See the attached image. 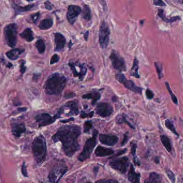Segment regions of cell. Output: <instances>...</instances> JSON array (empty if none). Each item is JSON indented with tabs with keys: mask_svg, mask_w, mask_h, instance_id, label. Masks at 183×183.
<instances>
[{
	"mask_svg": "<svg viewBox=\"0 0 183 183\" xmlns=\"http://www.w3.org/2000/svg\"><path fill=\"white\" fill-rule=\"evenodd\" d=\"M81 134V128L77 125H66L58 129L52 137L54 142H60L65 155L71 157L79 149L78 139Z\"/></svg>",
	"mask_w": 183,
	"mask_h": 183,
	"instance_id": "1",
	"label": "cell"
},
{
	"mask_svg": "<svg viewBox=\"0 0 183 183\" xmlns=\"http://www.w3.org/2000/svg\"><path fill=\"white\" fill-rule=\"evenodd\" d=\"M67 83V78L59 73L51 74L44 84V90L48 95H60Z\"/></svg>",
	"mask_w": 183,
	"mask_h": 183,
	"instance_id": "2",
	"label": "cell"
},
{
	"mask_svg": "<svg viewBox=\"0 0 183 183\" xmlns=\"http://www.w3.org/2000/svg\"><path fill=\"white\" fill-rule=\"evenodd\" d=\"M32 151L36 163L41 164L45 161L47 154V144L42 135L36 137L32 143Z\"/></svg>",
	"mask_w": 183,
	"mask_h": 183,
	"instance_id": "3",
	"label": "cell"
},
{
	"mask_svg": "<svg viewBox=\"0 0 183 183\" xmlns=\"http://www.w3.org/2000/svg\"><path fill=\"white\" fill-rule=\"evenodd\" d=\"M98 134V131L95 129L93 133V137L87 140L85 142L84 149L78 156V159L80 161H85L91 157L92 153L95 147L96 146V137Z\"/></svg>",
	"mask_w": 183,
	"mask_h": 183,
	"instance_id": "4",
	"label": "cell"
},
{
	"mask_svg": "<svg viewBox=\"0 0 183 183\" xmlns=\"http://www.w3.org/2000/svg\"><path fill=\"white\" fill-rule=\"evenodd\" d=\"M5 42L9 46L14 47L17 43V25L15 23L7 25L4 30Z\"/></svg>",
	"mask_w": 183,
	"mask_h": 183,
	"instance_id": "5",
	"label": "cell"
},
{
	"mask_svg": "<svg viewBox=\"0 0 183 183\" xmlns=\"http://www.w3.org/2000/svg\"><path fill=\"white\" fill-rule=\"evenodd\" d=\"M110 34V30L109 24L106 21H104L101 23L99 33V43L102 49H106L108 46Z\"/></svg>",
	"mask_w": 183,
	"mask_h": 183,
	"instance_id": "6",
	"label": "cell"
},
{
	"mask_svg": "<svg viewBox=\"0 0 183 183\" xmlns=\"http://www.w3.org/2000/svg\"><path fill=\"white\" fill-rule=\"evenodd\" d=\"M67 166L65 165L62 164L56 166L49 173V181L51 183H58L63 176L67 172Z\"/></svg>",
	"mask_w": 183,
	"mask_h": 183,
	"instance_id": "7",
	"label": "cell"
},
{
	"mask_svg": "<svg viewBox=\"0 0 183 183\" xmlns=\"http://www.w3.org/2000/svg\"><path fill=\"white\" fill-rule=\"evenodd\" d=\"M69 66L72 71L73 76L75 77H78L80 81H82L86 74L87 69L85 65L81 64L78 61L70 62Z\"/></svg>",
	"mask_w": 183,
	"mask_h": 183,
	"instance_id": "8",
	"label": "cell"
},
{
	"mask_svg": "<svg viewBox=\"0 0 183 183\" xmlns=\"http://www.w3.org/2000/svg\"><path fill=\"white\" fill-rule=\"evenodd\" d=\"M112 66L114 69L119 71H126V66L124 59H123L117 52L112 51L109 56Z\"/></svg>",
	"mask_w": 183,
	"mask_h": 183,
	"instance_id": "9",
	"label": "cell"
},
{
	"mask_svg": "<svg viewBox=\"0 0 183 183\" xmlns=\"http://www.w3.org/2000/svg\"><path fill=\"white\" fill-rule=\"evenodd\" d=\"M79 113L78 103L76 100H72L66 103L65 105L62 106L59 110L58 115L64 114L67 116L77 115Z\"/></svg>",
	"mask_w": 183,
	"mask_h": 183,
	"instance_id": "10",
	"label": "cell"
},
{
	"mask_svg": "<svg viewBox=\"0 0 183 183\" xmlns=\"http://www.w3.org/2000/svg\"><path fill=\"white\" fill-rule=\"evenodd\" d=\"M115 78L118 82L123 84L125 86V88H127L129 90L132 91L134 93H139L140 95L142 93V88L136 86L132 81L127 80L123 74H116Z\"/></svg>",
	"mask_w": 183,
	"mask_h": 183,
	"instance_id": "11",
	"label": "cell"
},
{
	"mask_svg": "<svg viewBox=\"0 0 183 183\" xmlns=\"http://www.w3.org/2000/svg\"><path fill=\"white\" fill-rule=\"evenodd\" d=\"M60 117V115L58 114L52 117L48 113H41L36 115V120L38 123L39 127H43L53 124L55 121L56 120Z\"/></svg>",
	"mask_w": 183,
	"mask_h": 183,
	"instance_id": "12",
	"label": "cell"
},
{
	"mask_svg": "<svg viewBox=\"0 0 183 183\" xmlns=\"http://www.w3.org/2000/svg\"><path fill=\"white\" fill-rule=\"evenodd\" d=\"M109 164L112 168L124 174L127 171L129 162L127 157H123L111 162Z\"/></svg>",
	"mask_w": 183,
	"mask_h": 183,
	"instance_id": "13",
	"label": "cell"
},
{
	"mask_svg": "<svg viewBox=\"0 0 183 183\" xmlns=\"http://www.w3.org/2000/svg\"><path fill=\"white\" fill-rule=\"evenodd\" d=\"M113 106L108 103H99L95 108L96 114L101 117H108L113 113Z\"/></svg>",
	"mask_w": 183,
	"mask_h": 183,
	"instance_id": "14",
	"label": "cell"
},
{
	"mask_svg": "<svg viewBox=\"0 0 183 183\" xmlns=\"http://www.w3.org/2000/svg\"><path fill=\"white\" fill-rule=\"evenodd\" d=\"M82 8L79 5H70L67 9V18L71 24L75 23L77 17L82 13Z\"/></svg>",
	"mask_w": 183,
	"mask_h": 183,
	"instance_id": "15",
	"label": "cell"
},
{
	"mask_svg": "<svg viewBox=\"0 0 183 183\" xmlns=\"http://www.w3.org/2000/svg\"><path fill=\"white\" fill-rule=\"evenodd\" d=\"M99 140L102 144L113 146L118 142V137L115 135L101 134L99 136Z\"/></svg>",
	"mask_w": 183,
	"mask_h": 183,
	"instance_id": "16",
	"label": "cell"
},
{
	"mask_svg": "<svg viewBox=\"0 0 183 183\" xmlns=\"http://www.w3.org/2000/svg\"><path fill=\"white\" fill-rule=\"evenodd\" d=\"M55 51L57 52H60L64 49L66 43V39L65 37L60 33H55Z\"/></svg>",
	"mask_w": 183,
	"mask_h": 183,
	"instance_id": "17",
	"label": "cell"
},
{
	"mask_svg": "<svg viewBox=\"0 0 183 183\" xmlns=\"http://www.w3.org/2000/svg\"><path fill=\"white\" fill-rule=\"evenodd\" d=\"M12 133L14 137H19L26 131V128L24 124L13 123L11 125Z\"/></svg>",
	"mask_w": 183,
	"mask_h": 183,
	"instance_id": "18",
	"label": "cell"
},
{
	"mask_svg": "<svg viewBox=\"0 0 183 183\" xmlns=\"http://www.w3.org/2000/svg\"><path fill=\"white\" fill-rule=\"evenodd\" d=\"M140 173H137L135 171V168L132 164H131L130 170L128 173V179L131 183H140Z\"/></svg>",
	"mask_w": 183,
	"mask_h": 183,
	"instance_id": "19",
	"label": "cell"
},
{
	"mask_svg": "<svg viewBox=\"0 0 183 183\" xmlns=\"http://www.w3.org/2000/svg\"><path fill=\"white\" fill-rule=\"evenodd\" d=\"M113 154H114V150L113 149L107 148L100 146L97 147L95 150V154L96 155V156L99 157L110 156Z\"/></svg>",
	"mask_w": 183,
	"mask_h": 183,
	"instance_id": "20",
	"label": "cell"
},
{
	"mask_svg": "<svg viewBox=\"0 0 183 183\" xmlns=\"http://www.w3.org/2000/svg\"><path fill=\"white\" fill-rule=\"evenodd\" d=\"M101 97L100 93L96 91H93L89 93H87L84 95L82 96V98L87 99H91L92 104L95 105L96 104V102L99 100V99Z\"/></svg>",
	"mask_w": 183,
	"mask_h": 183,
	"instance_id": "21",
	"label": "cell"
},
{
	"mask_svg": "<svg viewBox=\"0 0 183 183\" xmlns=\"http://www.w3.org/2000/svg\"><path fill=\"white\" fill-rule=\"evenodd\" d=\"M144 183H162V178L159 173L153 172L149 174L148 178L144 180Z\"/></svg>",
	"mask_w": 183,
	"mask_h": 183,
	"instance_id": "22",
	"label": "cell"
},
{
	"mask_svg": "<svg viewBox=\"0 0 183 183\" xmlns=\"http://www.w3.org/2000/svg\"><path fill=\"white\" fill-rule=\"evenodd\" d=\"M24 52V49H13L6 53V55L11 60H16L19 58V55Z\"/></svg>",
	"mask_w": 183,
	"mask_h": 183,
	"instance_id": "23",
	"label": "cell"
},
{
	"mask_svg": "<svg viewBox=\"0 0 183 183\" xmlns=\"http://www.w3.org/2000/svg\"><path fill=\"white\" fill-rule=\"evenodd\" d=\"M161 141L162 144L163 145V146L165 147V148L169 153H171L172 151V146L171 144V142L170 139L168 137L165 135H162L160 136Z\"/></svg>",
	"mask_w": 183,
	"mask_h": 183,
	"instance_id": "24",
	"label": "cell"
},
{
	"mask_svg": "<svg viewBox=\"0 0 183 183\" xmlns=\"http://www.w3.org/2000/svg\"><path fill=\"white\" fill-rule=\"evenodd\" d=\"M20 36L27 42H31L34 39L33 32L31 29L27 28L20 33Z\"/></svg>",
	"mask_w": 183,
	"mask_h": 183,
	"instance_id": "25",
	"label": "cell"
},
{
	"mask_svg": "<svg viewBox=\"0 0 183 183\" xmlns=\"http://www.w3.org/2000/svg\"><path fill=\"white\" fill-rule=\"evenodd\" d=\"M53 25V21L52 19L46 18V19L41 21L39 25V27L41 30H46L49 29L52 27Z\"/></svg>",
	"mask_w": 183,
	"mask_h": 183,
	"instance_id": "26",
	"label": "cell"
},
{
	"mask_svg": "<svg viewBox=\"0 0 183 183\" xmlns=\"http://www.w3.org/2000/svg\"><path fill=\"white\" fill-rule=\"evenodd\" d=\"M138 60L137 58H135L133 61L132 67L130 71V75L134 76L136 78H139L140 75L138 74V69H139V65H138Z\"/></svg>",
	"mask_w": 183,
	"mask_h": 183,
	"instance_id": "27",
	"label": "cell"
},
{
	"mask_svg": "<svg viewBox=\"0 0 183 183\" xmlns=\"http://www.w3.org/2000/svg\"><path fill=\"white\" fill-rule=\"evenodd\" d=\"M82 17L86 21L91 20V11L88 5H85L82 11Z\"/></svg>",
	"mask_w": 183,
	"mask_h": 183,
	"instance_id": "28",
	"label": "cell"
},
{
	"mask_svg": "<svg viewBox=\"0 0 183 183\" xmlns=\"http://www.w3.org/2000/svg\"><path fill=\"white\" fill-rule=\"evenodd\" d=\"M35 46L40 54H42L46 51V45L43 40L39 39L36 41Z\"/></svg>",
	"mask_w": 183,
	"mask_h": 183,
	"instance_id": "29",
	"label": "cell"
},
{
	"mask_svg": "<svg viewBox=\"0 0 183 183\" xmlns=\"http://www.w3.org/2000/svg\"><path fill=\"white\" fill-rule=\"evenodd\" d=\"M36 5L35 4H32L26 5L25 7H20L18 5H16L14 7L15 10H16L17 12H27L31 10L33 8L35 7Z\"/></svg>",
	"mask_w": 183,
	"mask_h": 183,
	"instance_id": "30",
	"label": "cell"
},
{
	"mask_svg": "<svg viewBox=\"0 0 183 183\" xmlns=\"http://www.w3.org/2000/svg\"><path fill=\"white\" fill-rule=\"evenodd\" d=\"M165 125H166V127L169 129L171 132H172L173 134L176 135L177 137H179V134H178L177 131H176V128L174 126L173 123L170 120L167 119L166 120V122H165Z\"/></svg>",
	"mask_w": 183,
	"mask_h": 183,
	"instance_id": "31",
	"label": "cell"
},
{
	"mask_svg": "<svg viewBox=\"0 0 183 183\" xmlns=\"http://www.w3.org/2000/svg\"><path fill=\"white\" fill-rule=\"evenodd\" d=\"M116 122L118 124H121V123H126L127 124L132 128H135V127L133 126L132 125L130 124V122L128 121V120L126 119L125 115H118V116H117V117L116 118Z\"/></svg>",
	"mask_w": 183,
	"mask_h": 183,
	"instance_id": "32",
	"label": "cell"
},
{
	"mask_svg": "<svg viewBox=\"0 0 183 183\" xmlns=\"http://www.w3.org/2000/svg\"><path fill=\"white\" fill-rule=\"evenodd\" d=\"M137 148V145L136 144H135V143L132 144H131V153L132 154L133 157H134V162H135V164H137L138 166H139V161L137 159V157L135 155Z\"/></svg>",
	"mask_w": 183,
	"mask_h": 183,
	"instance_id": "33",
	"label": "cell"
},
{
	"mask_svg": "<svg viewBox=\"0 0 183 183\" xmlns=\"http://www.w3.org/2000/svg\"><path fill=\"white\" fill-rule=\"evenodd\" d=\"M166 175L168 176L169 179H170V181H171L172 183H175L176 181V176L175 175V173H173L172 171L170 170L169 169H166Z\"/></svg>",
	"mask_w": 183,
	"mask_h": 183,
	"instance_id": "34",
	"label": "cell"
},
{
	"mask_svg": "<svg viewBox=\"0 0 183 183\" xmlns=\"http://www.w3.org/2000/svg\"><path fill=\"white\" fill-rule=\"evenodd\" d=\"M166 88L168 90L169 93L170 95L171 99H172V100L173 101V102L175 104H178V99H177V98L176 97V96L175 95L173 94V93H172V91L171 90V88H170V86H169V84L168 82H166Z\"/></svg>",
	"mask_w": 183,
	"mask_h": 183,
	"instance_id": "35",
	"label": "cell"
},
{
	"mask_svg": "<svg viewBox=\"0 0 183 183\" xmlns=\"http://www.w3.org/2000/svg\"><path fill=\"white\" fill-rule=\"evenodd\" d=\"M154 64H155V66L156 69H157V74L159 75V78L161 79L163 77L162 65L160 62H155Z\"/></svg>",
	"mask_w": 183,
	"mask_h": 183,
	"instance_id": "36",
	"label": "cell"
},
{
	"mask_svg": "<svg viewBox=\"0 0 183 183\" xmlns=\"http://www.w3.org/2000/svg\"><path fill=\"white\" fill-rule=\"evenodd\" d=\"M92 127V122L91 121H86L84 125V132L87 133L89 131Z\"/></svg>",
	"mask_w": 183,
	"mask_h": 183,
	"instance_id": "37",
	"label": "cell"
},
{
	"mask_svg": "<svg viewBox=\"0 0 183 183\" xmlns=\"http://www.w3.org/2000/svg\"><path fill=\"white\" fill-rule=\"evenodd\" d=\"M95 183H119L115 179H100L96 181Z\"/></svg>",
	"mask_w": 183,
	"mask_h": 183,
	"instance_id": "38",
	"label": "cell"
},
{
	"mask_svg": "<svg viewBox=\"0 0 183 183\" xmlns=\"http://www.w3.org/2000/svg\"><path fill=\"white\" fill-rule=\"evenodd\" d=\"M94 111H92L89 113H86L84 111H82V112L80 113V117L82 118H92L93 117L94 115Z\"/></svg>",
	"mask_w": 183,
	"mask_h": 183,
	"instance_id": "39",
	"label": "cell"
},
{
	"mask_svg": "<svg viewBox=\"0 0 183 183\" xmlns=\"http://www.w3.org/2000/svg\"><path fill=\"white\" fill-rule=\"evenodd\" d=\"M59 60H60V57L57 54H54L51 57V58L50 64H51V65H54V64H56L59 61Z\"/></svg>",
	"mask_w": 183,
	"mask_h": 183,
	"instance_id": "40",
	"label": "cell"
},
{
	"mask_svg": "<svg viewBox=\"0 0 183 183\" xmlns=\"http://www.w3.org/2000/svg\"><path fill=\"white\" fill-rule=\"evenodd\" d=\"M146 95L147 98L149 99H152L154 97V93L149 89H147L146 91Z\"/></svg>",
	"mask_w": 183,
	"mask_h": 183,
	"instance_id": "41",
	"label": "cell"
},
{
	"mask_svg": "<svg viewBox=\"0 0 183 183\" xmlns=\"http://www.w3.org/2000/svg\"><path fill=\"white\" fill-rule=\"evenodd\" d=\"M40 12H37L36 14H34L33 15H32L31 19L32 20L33 22L34 23H36L40 17Z\"/></svg>",
	"mask_w": 183,
	"mask_h": 183,
	"instance_id": "42",
	"label": "cell"
},
{
	"mask_svg": "<svg viewBox=\"0 0 183 183\" xmlns=\"http://www.w3.org/2000/svg\"><path fill=\"white\" fill-rule=\"evenodd\" d=\"M153 3L154 5H157V6H160V7H163L166 6V4L163 2L161 0H157V1H154Z\"/></svg>",
	"mask_w": 183,
	"mask_h": 183,
	"instance_id": "43",
	"label": "cell"
},
{
	"mask_svg": "<svg viewBox=\"0 0 183 183\" xmlns=\"http://www.w3.org/2000/svg\"><path fill=\"white\" fill-rule=\"evenodd\" d=\"M25 62L23 61V60H22V62H21V64H20V72H21V73L22 74H23L25 72L26 69V67L25 66Z\"/></svg>",
	"mask_w": 183,
	"mask_h": 183,
	"instance_id": "44",
	"label": "cell"
},
{
	"mask_svg": "<svg viewBox=\"0 0 183 183\" xmlns=\"http://www.w3.org/2000/svg\"><path fill=\"white\" fill-rule=\"evenodd\" d=\"M45 6L46 8V9H47L48 10H51L53 9V5L51 3V2L49 1H46L45 2Z\"/></svg>",
	"mask_w": 183,
	"mask_h": 183,
	"instance_id": "45",
	"label": "cell"
},
{
	"mask_svg": "<svg viewBox=\"0 0 183 183\" xmlns=\"http://www.w3.org/2000/svg\"><path fill=\"white\" fill-rule=\"evenodd\" d=\"M22 174L23 175V176L25 177H27V172L26 167L25 164V163H23V164L22 165Z\"/></svg>",
	"mask_w": 183,
	"mask_h": 183,
	"instance_id": "46",
	"label": "cell"
},
{
	"mask_svg": "<svg viewBox=\"0 0 183 183\" xmlns=\"http://www.w3.org/2000/svg\"><path fill=\"white\" fill-rule=\"evenodd\" d=\"M128 133H126L125 134V135H124V137L123 141L122 142L121 146H124V145L128 142V139H129L128 135H127L128 134Z\"/></svg>",
	"mask_w": 183,
	"mask_h": 183,
	"instance_id": "47",
	"label": "cell"
},
{
	"mask_svg": "<svg viewBox=\"0 0 183 183\" xmlns=\"http://www.w3.org/2000/svg\"><path fill=\"white\" fill-rule=\"evenodd\" d=\"M74 96H75V94H74L73 93H69L65 94L64 97L66 98H71L73 97Z\"/></svg>",
	"mask_w": 183,
	"mask_h": 183,
	"instance_id": "48",
	"label": "cell"
},
{
	"mask_svg": "<svg viewBox=\"0 0 183 183\" xmlns=\"http://www.w3.org/2000/svg\"><path fill=\"white\" fill-rule=\"evenodd\" d=\"M127 151V149H124V150H121V151H119L118 153H117V154L115 156H119V155H122V154H124L125 153H126V151Z\"/></svg>",
	"mask_w": 183,
	"mask_h": 183,
	"instance_id": "49",
	"label": "cell"
},
{
	"mask_svg": "<svg viewBox=\"0 0 183 183\" xmlns=\"http://www.w3.org/2000/svg\"><path fill=\"white\" fill-rule=\"evenodd\" d=\"M88 35H89V31H87L86 32H85L84 33V37L85 39V40L87 41V39H88Z\"/></svg>",
	"mask_w": 183,
	"mask_h": 183,
	"instance_id": "50",
	"label": "cell"
},
{
	"mask_svg": "<svg viewBox=\"0 0 183 183\" xmlns=\"http://www.w3.org/2000/svg\"><path fill=\"white\" fill-rule=\"evenodd\" d=\"M74 119L73 118H70L68 120H63V121H60V122H63V123H65V122H68V121H71L72 120H73Z\"/></svg>",
	"mask_w": 183,
	"mask_h": 183,
	"instance_id": "51",
	"label": "cell"
},
{
	"mask_svg": "<svg viewBox=\"0 0 183 183\" xmlns=\"http://www.w3.org/2000/svg\"><path fill=\"white\" fill-rule=\"evenodd\" d=\"M26 110V108H25L18 109V111H19V112H24V111H25Z\"/></svg>",
	"mask_w": 183,
	"mask_h": 183,
	"instance_id": "52",
	"label": "cell"
},
{
	"mask_svg": "<svg viewBox=\"0 0 183 183\" xmlns=\"http://www.w3.org/2000/svg\"><path fill=\"white\" fill-rule=\"evenodd\" d=\"M155 163L157 164L159 163V159L157 157L155 159Z\"/></svg>",
	"mask_w": 183,
	"mask_h": 183,
	"instance_id": "53",
	"label": "cell"
},
{
	"mask_svg": "<svg viewBox=\"0 0 183 183\" xmlns=\"http://www.w3.org/2000/svg\"><path fill=\"white\" fill-rule=\"evenodd\" d=\"M86 183H91V182H87Z\"/></svg>",
	"mask_w": 183,
	"mask_h": 183,
	"instance_id": "54",
	"label": "cell"
},
{
	"mask_svg": "<svg viewBox=\"0 0 183 183\" xmlns=\"http://www.w3.org/2000/svg\"><path fill=\"white\" fill-rule=\"evenodd\" d=\"M181 3H183V1H182V2H181Z\"/></svg>",
	"mask_w": 183,
	"mask_h": 183,
	"instance_id": "55",
	"label": "cell"
}]
</instances>
